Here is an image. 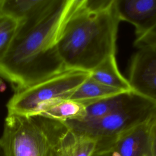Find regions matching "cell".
Returning <instances> with one entry per match:
<instances>
[{
    "label": "cell",
    "mask_w": 156,
    "mask_h": 156,
    "mask_svg": "<svg viewBox=\"0 0 156 156\" xmlns=\"http://www.w3.org/2000/svg\"><path fill=\"white\" fill-rule=\"evenodd\" d=\"M79 0H54L43 13L20 23L16 35L0 60V76L19 89L65 69L57 43L66 20Z\"/></svg>",
    "instance_id": "cell-1"
},
{
    "label": "cell",
    "mask_w": 156,
    "mask_h": 156,
    "mask_svg": "<svg viewBox=\"0 0 156 156\" xmlns=\"http://www.w3.org/2000/svg\"><path fill=\"white\" fill-rule=\"evenodd\" d=\"M118 18L115 0L107 7L91 10L79 2L61 31L57 48L66 70L90 73L115 55Z\"/></svg>",
    "instance_id": "cell-2"
},
{
    "label": "cell",
    "mask_w": 156,
    "mask_h": 156,
    "mask_svg": "<svg viewBox=\"0 0 156 156\" xmlns=\"http://www.w3.org/2000/svg\"><path fill=\"white\" fill-rule=\"evenodd\" d=\"M76 140L65 121L41 114L8 113L0 146L4 156H69Z\"/></svg>",
    "instance_id": "cell-3"
},
{
    "label": "cell",
    "mask_w": 156,
    "mask_h": 156,
    "mask_svg": "<svg viewBox=\"0 0 156 156\" xmlns=\"http://www.w3.org/2000/svg\"><path fill=\"white\" fill-rule=\"evenodd\" d=\"M155 114V102L132 91L121 105L102 118L65 122L76 136L94 140L96 149H102L112 147L118 135L149 121Z\"/></svg>",
    "instance_id": "cell-4"
},
{
    "label": "cell",
    "mask_w": 156,
    "mask_h": 156,
    "mask_svg": "<svg viewBox=\"0 0 156 156\" xmlns=\"http://www.w3.org/2000/svg\"><path fill=\"white\" fill-rule=\"evenodd\" d=\"M90 73L65 70L35 84L16 89L7 104L8 113L37 114L45 104L57 99H67Z\"/></svg>",
    "instance_id": "cell-5"
},
{
    "label": "cell",
    "mask_w": 156,
    "mask_h": 156,
    "mask_svg": "<svg viewBox=\"0 0 156 156\" xmlns=\"http://www.w3.org/2000/svg\"><path fill=\"white\" fill-rule=\"evenodd\" d=\"M133 91L156 103V50L139 49L129 66V79Z\"/></svg>",
    "instance_id": "cell-6"
},
{
    "label": "cell",
    "mask_w": 156,
    "mask_h": 156,
    "mask_svg": "<svg viewBox=\"0 0 156 156\" xmlns=\"http://www.w3.org/2000/svg\"><path fill=\"white\" fill-rule=\"evenodd\" d=\"M115 5L119 20L134 26L136 38L156 26V0H115Z\"/></svg>",
    "instance_id": "cell-7"
},
{
    "label": "cell",
    "mask_w": 156,
    "mask_h": 156,
    "mask_svg": "<svg viewBox=\"0 0 156 156\" xmlns=\"http://www.w3.org/2000/svg\"><path fill=\"white\" fill-rule=\"evenodd\" d=\"M151 119L118 135L112 144L113 149L122 156H150Z\"/></svg>",
    "instance_id": "cell-8"
},
{
    "label": "cell",
    "mask_w": 156,
    "mask_h": 156,
    "mask_svg": "<svg viewBox=\"0 0 156 156\" xmlns=\"http://www.w3.org/2000/svg\"><path fill=\"white\" fill-rule=\"evenodd\" d=\"M54 0H0V12L18 23L33 18L46 10Z\"/></svg>",
    "instance_id": "cell-9"
},
{
    "label": "cell",
    "mask_w": 156,
    "mask_h": 156,
    "mask_svg": "<svg viewBox=\"0 0 156 156\" xmlns=\"http://www.w3.org/2000/svg\"><path fill=\"white\" fill-rule=\"evenodd\" d=\"M90 77L105 85L125 92L132 91L128 79L125 78L118 69L115 55L108 57L91 71Z\"/></svg>",
    "instance_id": "cell-10"
},
{
    "label": "cell",
    "mask_w": 156,
    "mask_h": 156,
    "mask_svg": "<svg viewBox=\"0 0 156 156\" xmlns=\"http://www.w3.org/2000/svg\"><path fill=\"white\" fill-rule=\"evenodd\" d=\"M37 114L63 121L80 120L85 116V107L83 104L76 101L57 99L43 105Z\"/></svg>",
    "instance_id": "cell-11"
},
{
    "label": "cell",
    "mask_w": 156,
    "mask_h": 156,
    "mask_svg": "<svg viewBox=\"0 0 156 156\" xmlns=\"http://www.w3.org/2000/svg\"><path fill=\"white\" fill-rule=\"evenodd\" d=\"M123 91L105 85L90 76L67 99L73 101L80 102L84 105L107 97L115 96Z\"/></svg>",
    "instance_id": "cell-12"
},
{
    "label": "cell",
    "mask_w": 156,
    "mask_h": 156,
    "mask_svg": "<svg viewBox=\"0 0 156 156\" xmlns=\"http://www.w3.org/2000/svg\"><path fill=\"white\" fill-rule=\"evenodd\" d=\"M130 92H123L85 105V116L82 120L96 119L107 115L127 99Z\"/></svg>",
    "instance_id": "cell-13"
},
{
    "label": "cell",
    "mask_w": 156,
    "mask_h": 156,
    "mask_svg": "<svg viewBox=\"0 0 156 156\" xmlns=\"http://www.w3.org/2000/svg\"><path fill=\"white\" fill-rule=\"evenodd\" d=\"M18 22L0 12V60L9 49L16 35Z\"/></svg>",
    "instance_id": "cell-14"
},
{
    "label": "cell",
    "mask_w": 156,
    "mask_h": 156,
    "mask_svg": "<svg viewBox=\"0 0 156 156\" xmlns=\"http://www.w3.org/2000/svg\"><path fill=\"white\" fill-rule=\"evenodd\" d=\"M96 146L97 142L94 140L87 136H76L69 156H93Z\"/></svg>",
    "instance_id": "cell-15"
},
{
    "label": "cell",
    "mask_w": 156,
    "mask_h": 156,
    "mask_svg": "<svg viewBox=\"0 0 156 156\" xmlns=\"http://www.w3.org/2000/svg\"><path fill=\"white\" fill-rule=\"evenodd\" d=\"M133 44L138 49L156 46V26L145 35L136 38Z\"/></svg>",
    "instance_id": "cell-16"
},
{
    "label": "cell",
    "mask_w": 156,
    "mask_h": 156,
    "mask_svg": "<svg viewBox=\"0 0 156 156\" xmlns=\"http://www.w3.org/2000/svg\"><path fill=\"white\" fill-rule=\"evenodd\" d=\"M150 156H156V114L151 121L149 130Z\"/></svg>",
    "instance_id": "cell-17"
},
{
    "label": "cell",
    "mask_w": 156,
    "mask_h": 156,
    "mask_svg": "<svg viewBox=\"0 0 156 156\" xmlns=\"http://www.w3.org/2000/svg\"><path fill=\"white\" fill-rule=\"evenodd\" d=\"M113 147L96 150L93 156H111Z\"/></svg>",
    "instance_id": "cell-18"
},
{
    "label": "cell",
    "mask_w": 156,
    "mask_h": 156,
    "mask_svg": "<svg viewBox=\"0 0 156 156\" xmlns=\"http://www.w3.org/2000/svg\"><path fill=\"white\" fill-rule=\"evenodd\" d=\"M111 156H122L119 152H118L117 151H115L113 149L112 150V154H111Z\"/></svg>",
    "instance_id": "cell-19"
},
{
    "label": "cell",
    "mask_w": 156,
    "mask_h": 156,
    "mask_svg": "<svg viewBox=\"0 0 156 156\" xmlns=\"http://www.w3.org/2000/svg\"><path fill=\"white\" fill-rule=\"evenodd\" d=\"M0 156H4V153L2 152V150L1 147V146H0Z\"/></svg>",
    "instance_id": "cell-20"
},
{
    "label": "cell",
    "mask_w": 156,
    "mask_h": 156,
    "mask_svg": "<svg viewBox=\"0 0 156 156\" xmlns=\"http://www.w3.org/2000/svg\"><path fill=\"white\" fill-rule=\"evenodd\" d=\"M153 48H154V49L156 50V46H154Z\"/></svg>",
    "instance_id": "cell-21"
}]
</instances>
